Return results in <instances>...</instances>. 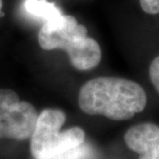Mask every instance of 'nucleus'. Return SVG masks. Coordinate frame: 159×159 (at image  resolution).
<instances>
[{"label": "nucleus", "instance_id": "nucleus-1", "mask_svg": "<svg viewBox=\"0 0 159 159\" xmlns=\"http://www.w3.org/2000/svg\"><path fill=\"white\" fill-rule=\"evenodd\" d=\"M147 95L138 83L127 79L100 77L88 81L79 93V106L88 115L112 120L131 119L144 111Z\"/></svg>", "mask_w": 159, "mask_h": 159}, {"label": "nucleus", "instance_id": "nucleus-2", "mask_svg": "<svg viewBox=\"0 0 159 159\" xmlns=\"http://www.w3.org/2000/svg\"><path fill=\"white\" fill-rule=\"evenodd\" d=\"M37 39L43 50H64L72 66L79 70L96 67L101 60L99 44L87 36L86 27L70 15H62L55 21L43 23Z\"/></svg>", "mask_w": 159, "mask_h": 159}, {"label": "nucleus", "instance_id": "nucleus-3", "mask_svg": "<svg viewBox=\"0 0 159 159\" xmlns=\"http://www.w3.org/2000/svg\"><path fill=\"white\" fill-rule=\"evenodd\" d=\"M65 120V113L58 109H46L39 114L30 136V151L33 158L50 159L84 144L85 131L81 127L60 131Z\"/></svg>", "mask_w": 159, "mask_h": 159}, {"label": "nucleus", "instance_id": "nucleus-4", "mask_svg": "<svg viewBox=\"0 0 159 159\" xmlns=\"http://www.w3.org/2000/svg\"><path fill=\"white\" fill-rule=\"evenodd\" d=\"M37 118L39 113L32 104L21 101L11 89H0V139H29Z\"/></svg>", "mask_w": 159, "mask_h": 159}, {"label": "nucleus", "instance_id": "nucleus-5", "mask_svg": "<svg viewBox=\"0 0 159 159\" xmlns=\"http://www.w3.org/2000/svg\"><path fill=\"white\" fill-rule=\"evenodd\" d=\"M124 141L127 147L139 154V159H159V126L142 123L126 131Z\"/></svg>", "mask_w": 159, "mask_h": 159}, {"label": "nucleus", "instance_id": "nucleus-6", "mask_svg": "<svg viewBox=\"0 0 159 159\" xmlns=\"http://www.w3.org/2000/svg\"><path fill=\"white\" fill-rule=\"evenodd\" d=\"M24 6L28 14L39 18L43 23L53 22L63 15L54 3L48 0H25Z\"/></svg>", "mask_w": 159, "mask_h": 159}, {"label": "nucleus", "instance_id": "nucleus-7", "mask_svg": "<svg viewBox=\"0 0 159 159\" xmlns=\"http://www.w3.org/2000/svg\"><path fill=\"white\" fill-rule=\"evenodd\" d=\"M90 150L89 147L86 145H81L77 148L70 149L65 152H62L56 156H54L50 159H87L90 156Z\"/></svg>", "mask_w": 159, "mask_h": 159}, {"label": "nucleus", "instance_id": "nucleus-8", "mask_svg": "<svg viewBox=\"0 0 159 159\" xmlns=\"http://www.w3.org/2000/svg\"><path fill=\"white\" fill-rule=\"evenodd\" d=\"M149 74H150L152 84L154 85L155 89L159 93V56L152 61L150 68H149Z\"/></svg>", "mask_w": 159, "mask_h": 159}, {"label": "nucleus", "instance_id": "nucleus-9", "mask_svg": "<svg viewBox=\"0 0 159 159\" xmlns=\"http://www.w3.org/2000/svg\"><path fill=\"white\" fill-rule=\"evenodd\" d=\"M142 9L149 15L159 14V0H139Z\"/></svg>", "mask_w": 159, "mask_h": 159}, {"label": "nucleus", "instance_id": "nucleus-10", "mask_svg": "<svg viewBox=\"0 0 159 159\" xmlns=\"http://www.w3.org/2000/svg\"><path fill=\"white\" fill-rule=\"evenodd\" d=\"M2 5H3V2H2V0H0V12L2 11Z\"/></svg>", "mask_w": 159, "mask_h": 159}]
</instances>
